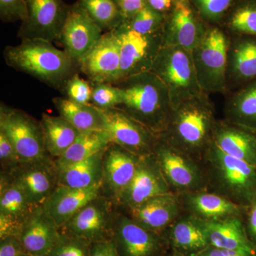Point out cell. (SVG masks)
Instances as JSON below:
<instances>
[{"label":"cell","instance_id":"11","mask_svg":"<svg viewBox=\"0 0 256 256\" xmlns=\"http://www.w3.org/2000/svg\"><path fill=\"white\" fill-rule=\"evenodd\" d=\"M100 110L111 142L140 156L154 154L159 134L119 108Z\"/></svg>","mask_w":256,"mask_h":256},{"label":"cell","instance_id":"41","mask_svg":"<svg viewBox=\"0 0 256 256\" xmlns=\"http://www.w3.org/2000/svg\"><path fill=\"white\" fill-rule=\"evenodd\" d=\"M26 0H0V18L3 22L24 21L28 18Z\"/></svg>","mask_w":256,"mask_h":256},{"label":"cell","instance_id":"13","mask_svg":"<svg viewBox=\"0 0 256 256\" xmlns=\"http://www.w3.org/2000/svg\"><path fill=\"white\" fill-rule=\"evenodd\" d=\"M112 240L120 256H165L169 248L164 236L144 228L118 210Z\"/></svg>","mask_w":256,"mask_h":256},{"label":"cell","instance_id":"43","mask_svg":"<svg viewBox=\"0 0 256 256\" xmlns=\"http://www.w3.org/2000/svg\"><path fill=\"white\" fill-rule=\"evenodd\" d=\"M118 6L124 22H130L146 4V0H114Z\"/></svg>","mask_w":256,"mask_h":256},{"label":"cell","instance_id":"26","mask_svg":"<svg viewBox=\"0 0 256 256\" xmlns=\"http://www.w3.org/2000/svg\"><path fill=\"white\" fill-rule=\"evenodd\" d=\"M100 194L101 183L86 188L58 185L42 206L60 228L87 204Z\"/></svg>","mask_w":256,"mask_h":256},{"label":"cell","instance_id":"49","mask_svg":"<svg viewBox=\"0 0 256 256\" xmlns=\"http://www.w3.org/2000/svg\"><path fill=\"white\" fill-rule=\"evenodd\" d=\"M30 256V255H28V254H25V252H23V254H22L21 256Z\"/></svg>","mask_w":256,"mask_h":256},{"label":"cell","instance_id":"35","mask_svg":"<svg viewBox=\"0 0 256 256\" xmlns=\"http://www.w3.org/2000/svg\"><path fill=\"white\" fill-rule=\"evenodd\" d=\"M77 3L102 32L111 31L124 22L114 0H78Z\"/></svg>","mask_w":256,"mask_h":256},{"label":"cell","instance_id":"38","mask_svg":"<svg viewBox=\"0 0 256 256\" xmlns=\"http://www.w3.org/2000/svg\"><path fill=\"white\" fill-rule=\"evenodd\" d=\"M92 86L90 104L99 109H110L119 107L124 101V92L116 85L98 84Z\"/></svg>","mask_w":256,"mask_h":256},{"label":"cell","instance_id":"42","mask_svg":"<svg viewBox=\"0 0 256 256\" xmlns=\"http://www.w3.org/2000/svg\"><path fill=\"white\" fill-rule=\"evenodd\" d=\"M22 162L12 144L0 132V164L1 172L9 174L20 163Z\"/></svg>","mask_w":256,"mask_h":256},{"label":"cell","instance_id":"7","mask_svg":"<svg viewBox=\"0 0 256 256\" xmlns=\"http://www.w3.org/2000/svg\"><path fill=\"white\" fill-rule=\"evenodd\" d=\"M154 154L172 193L180 195L208 190L202 162L178 150L160 138Z\"/></svg>","mask_w":256,"mask_h":256},{"label":"cell","instance_id":"14","mask_svg":"<svg viewBox=\"0 0 256 256\" xmlns=\"http://www.w3.org/2000/svg\"><path fill=\"white\" fill-rule=\"evenodd\" d=\"M26 2L28 18L22 22L18 32L20 38L60 42L69 6L63 0H26Z\"/></svg>","mask_w":256,"mask_h":256},{"label":"cell","instance_id":"21","mask_svg":"<svg viewBox=\"0 0 256 256\" xmlns=\"http://www.w3.org/2000/svg\"><path fill=\"white\" fill-rule=\"evenodd\" d=\"M36 207L13 182L9 174L1 172L0 240L9 236L20 237L24 224Z\"/></svg>","mask_w":256,"mask_h":256},{"label":"cell","instance_id":"22","mask_svg":"<svg viewBox=\"0 0 256 256\" xmlns=\"http://www.w3.org/2000/svg\"><path fill=\"white\" fill-rule=\"evenodd\" d=\"M256 82V37L229 35L227 92Z\"/></svg>","mask_w":256,"mask_h":256},{"label":"cell","instance_id":"24","mask_svg":"<svg viewBox=\"0 0 256 256\" xmlns=\"http://www.w3.org/2000/svg\"><path fill=\"white\" fill-rule=\"evenodd\" d=\"M60 228L43 206H36L22 227L20 238L23 252L32 256H46L56 245Z\"/></svg>","mask_w":256,"mask_h":256},{"label":"cell","instance_id":"19","mask_svg":"<svg viewBox=\"0 0 256 256\" xmlns=\"http://www.w3.org/2000/svg\"><path fill=\"white\" fill-rule=\"evenodd\" d=\"M102 34V30L78 3L69 6L60 42L74 60L80 64Z\"/></svg>","mask_w":256,"mask_h":256},{"label":"cell","instance_id":"27","mask_svg":"<svg viewBox=\"0 0 256 256\" xmlns=\"http://www.w3.org/2000/svg\"><path fill=\"white\" fill-rule=\"evenodd\" d=\"M213 142L229 154L256 166V132L229 122L218 120L214 131Z\"/></svg>","mask_w":256,"mask_h":256},{"label":"cell","instance_id":"48","mask_svg":"<svg viewBox=\"0 0 256 256\" xmlns=\"http://www.w3.org/2000/svg\"><path fill=\"white\" fill-rule=\"evenodd\" d=\"M174 0H146V3L153 10L168 14L172 8Z\"/></svg>","mask_w":256,"mask_h":256},{"label":"cell","instance_id":"8","mask_svg":"<svg viewBox=\"0 0 256 256\" xmlns=\"http://www.w3.org/2000/svg\"><path fill=\"white\" fill-rule=\"evenodd\" d=\"M0 132L12 144L22 162L54 160L48 154L40 121L1 102Z\"/></svg>","mask_w":256,"mask_h":256},{"label":"cell","instance_id":"23","mask_svg":"<svg viewBox=\"0 0 256 256\" xmlns=\"http://www.w3.org/2000/svg\"><path fill=\"white\" fill-rule=\"evenodd\" d=\"M184 212L205 220L245 218L248 206H240L214 192L200 190L180 195Z\"/></svg>","mask_w":256,"mask_h":256},{"label":"cell","instance_id":"10","mask_svg":"<svg viewBox=\"0 0 256 256\" xmlns=\"http://www.w3.org/2000/svg\"><path fill=\"white\" fill-rule=\"evenodd\" d=\"M116 212L114 202L100 194L62 226L60 232L90 242L112 240Z\"/></svg>","mask_w":256,"mask_h":256},{"label":"cell","instance_id":"6","mask_svg":"<svg viewBox=\"0 0 256 256\" xmlns=\"http://www.w3.org/2000/svg\"><path fill=\"white\" fill-rule=\"evenodd\" d=\"M229 34L218 26H210L201 43L192 52L197 78L202 92H227Z\"/></svg>","mask_w":256,"mask_h":256},{"label":"cell","instance_id":"34","mask_svg":"<svg viewBox=\"0 0 256 256\" xmlns=\"http://www.w3.org/2000/svg\"><path fill=\"white\" fill-rule=\"evenodd\" d=\"M223 23L230 34L256 37V0L238 2Z\"/></svg>","mask_w":256,"mask_h":256},{"label":"cell","instance_id":"25","mask_svg":"<svg viewBox=\"0 0 256 256\" xmlns=\"http://www.w3.org/2000/svg\"><path fill=\"white\" fill-rule=\"evenodd\" d=\"M198 220L206 236L208 246L256 255V244L248 236L245 218L230 217L220 220Z\"/></svg>","mask_w":256,"mask_h":256},{"label":"cell","instance_id":"15","mask_svg":"<svg viewBox=\"0 0 256 256\" xmlns=\"http://www.w3.org/2000/svg\"><path fill=\"white\" fill-rule=\"evenodd\" d=\"M120 43L116 30L106 32L79 64V70L92 85L118 82Z\"/></svg>","mask_w":256,"mask_h":256},{"label":"cell","instance_id":"44","mask_svg":"<svg viewBox=\"0 0 256 256\" xmlns=\"http://www.w3.org/2000/svg\"><path fill=\"white\" fill-rule=\"evenodd\" d=\"M23 252L18 237L9 236L0 240V256H20Z\"/></svg>","mask_w":256,"mask_h":256},{"label":"cell","instance_id":"5","mask_svg":"<svg viewBox=\"0 0 256 256\" xmlns=\"http://www.w3.org/2000/svg\"><path fill=\"white\" fill-rule=\"evenodd\" d=\"M150 72L168 88L173 108L204 92L198 84L192 52L182 47H162Z\"/></svg>","mask_w":256,"mask_h":256},{"label":"cell","instance_id":"1","mask_svg":"<svg viewBox=\"0 0 256 256\" xmlns=\"http://www.w3.org/2000/svg\"><path fill=\"white\" fill-rule=\"evenodd\" d=\"M217 120L208 94L184 101L174 107L160 138L178 150L202 162L213 142Z\"/></svg>","mask_w":256,"mask_h":256},{"label":"cell","instance_id":"40","mask_svg":"<svg viewBox=\"0 0 256 256\" xmlns=\"http://www.w3.org/2000/svg\"><path fill=\"white\" fill-rule=\"evenodd\" d=\"M63 90L69 100L80 104H90L92 84L80 77L78 73L74 74L67 80Z\"/></svg>","mask_w":256,"mask_h":256},{"label":"cell","instance_id":"3","mask_svg":"<svg viewBox=\"0 0 256 256\" xmlns=\"http://www.w3.org/2000/svg\"><path fill=\"white\" fill-rule=\"evenodd\" d=\"M124 98L119 108L156 134L164 131L172 111L169 90L152 72L128 77L117 84Z\"/></svg>","mask_w":256,"mask_h":256},{"label":"cell","instance_id":"39","mask_svg":"<svg viewBox=\"0 0 256 256\" xmlns=\"http://www.w3.org/2000/svg\"><path fill=\"white\" fill-rule=\"evenodd\" d=\"M56 245L46 256H90L92 242L62 233Z\"/></svg>","mask_w":256,"mask_h":256},{"label":"cell","instance_id":"12","mask_svg":"<svg viewBox=\"0 0 256 256\" xmlns=\"http://www.w3.org/2000/svg\"><path fill=\"white\" fill-rule=\"evenodd\" d=\"M208 26L188 0H174L162 28L163 46H180L192 52L204 40Z\"/></svg>","mask_w":256,"mask_h":256},{"label":"cell","instance_id":"30","mask_svg":"<svg viewBox=\"0 0 256 256\" xmlns=\"http://www.w3.org/2000/svg\"><path fill=\"white\" fill-rule=\"evenodd\" d=\"M104 150L87 159L57 171V183L60 186L86 188L102 182Z\"/></svg>","mask_w":256,"mask_h":256},{"label":"cell","instance_id":"47","mask_svg":"<svg viewBox=\"0 0 256 256\" xmlns=\"http://www.w3.org/2000/svg\"><path fill=\"white\" fill-rule=\"evenodd\" d=\"M245 224L248 236L256 244V197L248 208Z\"/></svg>","mask_w":256,"mask_h":256},{"label":"cell","instance_id":"37","mask_svg":"<svg viewBox=\"0 0 256 256\" xmlns=\"http://www.w3.org/2000/svg\"><path fill=\"white\" fill-rule=\"evenodd\" d=\"M166 14L153 10L146 3L130 21L126 22L138 33L150 34L162 30Z\"/></svg>","mask_w":256,"mask_h":256},{"label":"cell","instance_id":"2","mask_svg":"<svg viewBox=\"0 0 256 256\" xmlns=\"http://www.w3.org/2000/svg\"><path fill=\"white\" fill-rule=\"evenodd\" d=\"M3 56L12 68L62 92L79 69L78 62L65 50L57 48L53 42L38 38H26L18 46H6Z\"/></svg>","mask_w":256,"mask_h":256},{"label":"cell","instance_id":"18","mask_svg":"<svg viewBox=\"0 0 256 256\" xmlns=\"http://www.w3.org/2000/svg\"><path fill=\"white\" fill-rule=\"evenodd\" d=\"M8 174L36 206L43 205L58 186L54 160L21 162Z\"/></svg>","mask_w":256,"mask_h":256},{"label":"cell","instance_id":"17","mask_svg":"<svg viewBox=\"0 0 256 256\" xmlns=\"http://www.w3.org/2000/svg\"><path fill=\"white\" fill-rule=\"evenodd\" d=\"M140 158L111 142L102 158L101 195L114 203L132 181Z\"/></svg>","mask_w":256,"mask_h":256},{"label":"cell","instance_id":"33","mask_svg":"<svg viewBox=\"0 0 256 256\" xmlns=\"http://www.w3.org/2000/svg\"><path fill=\"white\" fill-rule=\"evenodd\" d=\"M53 104L60 117L80 132L105 130V121L100 109L92 104H78L62 97L54 98Z\"/></svg>","mask_w":256,"mask_h":256},{"label":"cell","instance_id":"36","mask_svg":"<svg viewBox=\"0 0 256 256\" xmlns=\"http://www.w3.org/2000/svg\"><path fill=\"white\" fill-rule=\"evenodd\" d=\"M208 26H218L238 0H188Z\"/></svg>","mask_w":256,"mask_h":256},{"label":"cell","instance_id":"29","mask_svg":"<svg viewBox=\"0 0 256 256\" xmlns=\"http://www.w3.org/2000/svg\"><path fill=\"white\" fill-rule=\"evenodd\" d=\"M229 92L224 120L256 132V82Z\"/></svg>","mask_w":256,"mask_h":256},{"label":"cell","instance_id":"20","mask_svg":"<svg viewBox=\"0 0 256 256\" xmlns=\"http://www.w3.org/2000/svg\"><path fill=\"white\" fill-rule=\"evenodd\" d=\"M120 210L144 228L162 236L184 213L180 196L173 193L154 196L137 206Z\"/></svg>","mask_w":256,"mask_h":256},{"label":"cell","instance_id":"9","mask_svg":"<svg viewBox=\"0 0 256 256\" xmlns=\"http://www.w3.org/2000/svg\"><path fill=\"white\" fill-rule=\"evenodd\" d=\"M114 30L120 43V68L118 82L128 77L150 72L163 46L162 30L142 34L133 30L126 22H122Z\"/></svg>","mask_w":256,"mask_h":256},{"label":"cell","instance_id":"50","mask_svg":"<svg viewBox=\"0 0 256 256\" xmlns=\"http://www.w3.org/2000/svg\"><path fill=\"white\" fill-rule=\"evenodd\" d=\"M172 256H186L180 255V254H173Z\"/></svg>","mask_w":256,"mask_h":256},{"label":"cell","instance_id":"31","mask_svg":"<svg viewBox=\"0 0 256 256\" xmlns=\"http://www.w3.org/2000/svg\"><path fill=\"white\" fill-rule=\"evenodd\" d=\"M40 122L47 152L54 160L62 156L80 134V131L60 116L43 114Z\"/></svg>","mask_w":256,"mask_h":256},{"label":"cell","instance_id":"45","mask_svg":"<svg viewBox=\"0 0 256 256\" xmlns=\"http://www.w3.org/2000/svg\"><path fill=\"white\" fill-rule=\"evenodd\" d=\"M90 256H120L114 240L92 242Z\"/></svg>","mask_w":256,"mask_h":256},{"label":"cell","instance_id":"46","mask_svg":"<svg viewBox=\"0 0 256 256\" xmlns=\"http://www.w3.org/2000/svg\"><path fill=\"white\" fill-rule=\"evenodd\" d=\"M194 256H256L250 252L230 250L208 246L206 248Z\"/></svg>","mask_w":256,"mask_h":256},{"label":"cell","instance_id":"4","mask_svg":"<svg viewBox=\"0 0 256 256\" xmlns=\"http://www.w3.org/2000/svg\"><path fill=\"white\" fill-rule=\"evenodd\" d=\"M208 190L249 206L256 197V166L220 150L212 142L203 159Z\"/></svg>","mask_w":256,"mask_h":256},{"label":"cell","instance_id":"28","mask_svg":"<svg viewBox=\"0 0 256 256\" xmlns=\"http://www.w3.org/2000/svg\"><path fill=\"white\" fill-rule=\"evenodd\" d=\"M173 254L194 256L208 246L204 232L196 217L184 213L163 234Z\"/></svg>","mask_w":256,"mask_h":256},{"label":"cell","instance_id":"16","mask_svg":"<svg viewBox=\"0 0 256 256\" xmlns=\"http://www.w3.org/2000/svg\"><path fill=\"white\" fill-rule=\"evenodd\" d=\"M172 193L154 154L141 156L136 174L114 204L120 210L140 204L152 197Z\"/></svg>","mask_w":256,"mask_h":256},{"label":"cell","instance_id":"32","mask_svg":"<svg viewBox=\"0 0 256 256\" xmlns=\"http://www.w3.org/2000/svg\"><path fill=\"white\" fill-rule=\"evenodd\" d=\"M111 143L110 136L106 130L80 132L68 150L54 160L56 171L87 159L98 152L106 149Z\"/></svg>","mask_w":256,"mask_h":256}]
</instances>
